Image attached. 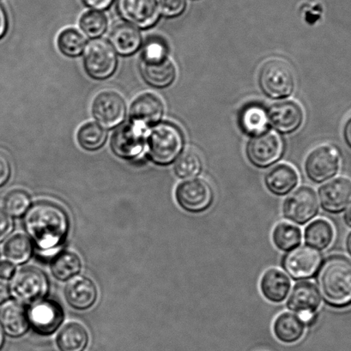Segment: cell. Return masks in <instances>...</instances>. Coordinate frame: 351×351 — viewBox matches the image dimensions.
I'll return each instance as SVG.
<instances>
[{
  "instance_id": "cell-32",
  "label": "cell",
  "mask_w": 351,
  "mask_h": 351,
  "mask_svg": "<svg viewBox=\"0 0 351 351\" xmlns=\"http://www.w3.org/2000/svg\"><path fill=\"white\" fill-rule=\"evenodd\" d=\"M33 254L32 241L25 234L12 236L4 246V254L8 261L14 265H23L29 261Z\"/></svg>"
},
{
  "instance_id": "cell-45",
  "label": "cell",
  "mask_w": 351,
  "mask_h": 351,
  "mask_svg": "<svg viewBox=\"0 0 351 351\" xmlns=\"http://www.w3.org/2000/svg\"><path fill=\"white\" fill-rule=\"evenodd\" d=\"M343 135L347 145L351 148V116L348 119L346 125H344Z\"/></svg>"
},
{
  "instance_id": "cell-42",
  "label": "cell",
  "mask_w": 351,
  "mask_h": 351,
  "mask_svg": "<svg viewBox=\"0 0 351 351\" xmlns=\"http://www.w3.org/2000/svg\"><path fill=\"white\" fill-rule=\"evenodd\" d=\"M88 8L95 10H104L111 5L114 0H82Z\"/></svg>"
},
{
  "instance_id": "cell-39",
  "label": "cell",
  "mask_w": 351,
  "mask_h": 351,
  "mask_svg": "<svg viewBox=\"0 0 351 351\" xmlns=\"http://www.w3.org/2000/svg\"><path fill=\"white\" fill-rule=\"evenodd\" d=\"M14 230V221L12 216L0 208V243H3Z\"/></svg>"
},
{
  "instance_id": "cell-25",
  "label": "cell",
  "mask_w": 351,
  "mask_h": 351,
  "mask_svg": "<svg viewBox=\"0 0 351 351\" xmlns=\"http://www.w3.org/2000/svg\"><path fill=\"white\" fill-rule=\"evenodd\" d=\"M110 43L112 49L119 54L129 56L137 52L141 47L142 36L134 26L121 23L112 30Z\"/></svg>"
},
{
  "instance_id": "cell-37",
  "label": "cell",
  "mask_w": 351,
  "mask_h": 351,
  "mask_svg": "<svg viewBox=\"0 0 351 351\" xmlns=\"http://www.w3.org/2000/svg\"><path fill=\"white\" fill-rule=\"evenodd\" d=\"M32 206V197L25 191L16 189L10 192L5 197L4 209L10 216H23Z\"/></svg>"
},
{
  "instance_id": "cell-13",
  "label": "cell",
  "mask_w": 351,
  "mask_h": 351,
  "mask_svg": "<svg viewBox=\"0 0 351 351\" xmlns=\"http://www.w3.org/2000/svg\"><path fill=\"white\" fill-rule=\"evenodd\" d=\"M322 263V255L312 247H301L289 251L282 258L285 271L295 280L313 277Z\"/></svg>"
},
{
  "instance_id": "cell-36",
  "label": "cell",
  "mask_w": 351,
  "mask_h": 351,
  "mask_svg": "<svg viewBox=\"0 0 351 351\" xmlns=\"http://www.w3.org/2000/svg\"><path fill=\"white\" fill-rule=\"evenodd\" d=\"M80 28L90 38H98L108 28V19L104 13L90 11L84 13L80 21Z\"/></svg>"
},
{
  "instance_id": "cell-24",
  "label": "cell",
  "mask_w": 351,
  "mask_h": 351,
  "mask_svg": "<svg viewBox=\"0 0 351 351\" xmlns=\"http://www.w3.org/2000/svg\"><path fill=\"white\" fill-rule=\"evenodd\" d=\"M265 182L267 189L274 195H287L298 185V173L294 167L284 163L270 170L265 176Z\"/></svg>"
},
{
  "instance_id": "cell-4",
  "label": "cell",
  "mask_w": 351,
  "mask_h": 351,
  "mask_svg": "<svg viewBox=\"0 0 351 351\" xmlns=\"http://www.w3.org/2000/svg\"><path fill=\"white\" fill-rule=\"evenodd\" d=\"M146 143L152 161L156 165L165 166L178 158L183 149L184 138L176 125L163 122L152 129Z\"/></svg>"
},
{
  "instance_id": "cell-30",
  "label": "cell",
  "mask_w": 351,
  "mask_h": 351,
  "mask_svg": "<svg viewBox=\"0 0 351 351\" xmlns=\"http://www.w3.org/2000/svg\"><path fill=\"white\" fill-rule=\"evenodd\" d=\"M82 269V262L78 255L70 251H63L57 254L51 262V272L60 281H67L76 277Z\"/></svg>"
},
{
  "instance_id": "cell-18",
  "label": "cell",
  "mask_w": 351,
  "mask_h": 351,
  "mask_svg": "<svg viewBox=\"0 0 351 351\" xmlns=\"http://www.w3.org/2000/svg\"><path fill=\"white\" fill-rule=\"evenodd\" d=\"M322 304L318 288L308 281L299 282L292 289L287 301L291 311L299 316L315 315Z\"/></svg>"
},
{
  "instance_id": "cell-34",
  "label": "cell",
  "mask_w": 351,
  "mask_h": 351,
  "mask_svg": "<svg viewBox=\"0 0 351 351\" xmlns=\"http://www.w3.org/2000/svg\"><path fill=\"white\" fill-rule=\"evenodd\" d=\"M87 40L77 29L69 28L61 32L57 39V45L64 56L76 58L83 53Z\"/></svg>"
},
{
  "instance_id": "cell-28",
  "label": "cell",
  "mask_w": 351,
  "mask_h": 351,
  "mask_svg": "<svg viewBox=\"0 0 351 351\" xmlns=\"http://www.w3.org/2000/svg\"><path fill=\"white\" fill-rule=\"evenodd\" d=\"M333 238V228L327 220L317 219L305 228L306 244L317 251L326 250L332 244Z\"/></svg>"
},
{
  "instance_id": "cell-38",
  "label": "cell",
  "mask_w": 351,
  "mask_h": 351,
  "mask_svg": "<svg viewBox=\"0 0 351 351\" xmlns=\"http://www.w3.org/2000/svg\"><path fill=\"white\" fill-rule=\"evenodd\" d=\"M186 5V0H161L159 8L161 9L163 15L169 18H175L185 11Z\"/></svg>"
},
{
  "instance_id": "cell-35",
  "label": "cell",
  "mask_w": 351,
  "mask_h": 351,
  "mask_svg": "<svg viewBox=\"0 0 351 351\" xmlns=\"http://www.w3.org/2000/svg\"><path fill=\"white\" fill-rule=\"evenodd\" d=\"M173 170L180 179L193 178L202 170V159L197 152L187 149L177 158Z\"/></svg>"
},
{
  "instance_id": "cell-26",
  "label": "cell",
  "mask_w": 351,
  "mask_h": 351,
  "mask_svg": "<svg viewBox=\"0 0 351 351\" xmlns=\"http://www.w3.org/2000/svg\"><path fill=\"white\" fill-rule=\"evenodd\" d=\"M305 323L296 313H282L275 319L274 332L282 343H294L298 342L305 333Z\"/></svg>"
},
{
  "instance_id": "cell-15",
  "label": "cell",
  "mask_w": 351,
  "mask_h": 351,
  "mask_svg": "<svg viewBox=\"0 0 351 351\" xmlns=\"http://www.w3.org/2000/svg\"><path fill=\"white\" fill-rule=\"evenodd\" d=\"M29 325L37 334L52 335L64 320L62 306L53 300H40L33 304L28 313Z\"/></svg>"
},
{
  "instance_id": "cell-6",
  "label": "cell",
  "mask_w": 351,
  "mask_h": 351,
  "mask_svg": "<svg viewBox=\"0 0 351 351\" xmlns=\"http://www.w3.org/2000/svg\"><path fill=\"white\" fill-rule=\"evenodd\" d=\"M9 289L12 298L20 304L33 305L45 298L49 281L39 269L26 267L13 275Z\"/></svg>"
},
{
  "instance_id": "cell-47",
  "label": "cell",
  "mask_w": 351,
  "mask_h": 351,
  "mask_svg": "<svg viewBox=\"0 0 351 351\" xmlns=\"http://www.w3.org/2000/svg\"><path fill=\"white\" fill-rule=\"evenodd\" d=\"M346 248L348 253L351 256V232L349 234H348L347 239H346Z\"/></svg>"
},
{
  "instance_id": "cell-23",
  "label": "cell",
  "mask_w": 351,
  "mask_h": 351,
  "mask_svg": "<svg viewBox=\"0 0 351 351\" xmlns=\"http://www.w3.org/2000/svg\"><path fill=\"white\" fill-rule=\"evenodd\" d=\"M291 289V282L288 276L277 268L268 269L262 276L261 291L269 302L281 303L285 301Z\"/></svg>"
},
{
  "instance_id": "cell-44",
  "label": "cell",
  "mask_w": 351,
  "mask_h": 351,
  "mask_svg": "<svg viewBox=\"0 0 351 351\" xmlns=\"http://www.w3.org/2000/svg\"><path fill=\"white\" fill-rule=\"evenodd\" d=\"M10 298H11V292L8 285L0 282V305L8 302Z\"/></svg>"
},
{
  "instance_id": "cell-19",
  "label": "cell",
  "mask_w": 351,
  "mask_h": 351,
  "mask_svg": "<svg viewBox=\"0 0 351 351\" xmlns=\"http://www.w3.org/2000/svg\"><path fill=\"white\" fill-rule=\"evenodd\" d=\"M64 298L71 308L77 310L90 309L97 302L98 291L91 279L76 276L67 282Z\"/></svg>"
},
{
  "instance_id": "cell-16",
  "label": "cell",
  "mask_w": 351,
  "mask_h": 351,
  "mask_svg": "<svg viewBox=\"0 0 351 351\" xmlns=\"http://www.w3.org/2000/svg\"><path fill=\"white\" fill-rule=\"evenodd\" d=\"M117 9L122 19L138 28H149L159 18L156 0H118Z\"/></svg>"
},
{
  "instance_id": "cell-41",
  "label": "cell",
  "mask_w": 351,
  "mask_h": 351,
  "mask_svg": "<svg viewBox=\"0 0 351 351\" xmlns=\"http://www.w3.org/2000/svg\"><path fill=\"white\" fill-rule=\"evenodd\" d=\"M15 271V265L12 264V262L6 261L0 262V279L8 280V279L13 277Z\"/></svg>"
},
{
  "instance_id": "cell-3",
  "label": "cell",
  "mask_w": 351,
  "mask_h": 351,
  "mask_svg": "<svg viewBox=\"0 0 351 351\" xmlns=\"http://www.w3.org/2000/svg\"><path fill=\"white\" fill-rule=\"evenodd\" d=\"M143 78L151 86L165 88L173 83L176 77L175 64L168 57V47L165 40H148L141 60Z\"/></svg>"
},
{
  "instance_id": "cell-31",
  "label": "cell",
  "mask_w": 351,
  "mask_h": 351,
  "mask_svg": "<svg viewBox=\"0 0 351 351\" xmlns=\"http://www.w3.org/2000/svg\"><path fill=\"white\" fill-rule=\"evenodd\" d=\"M272 241L279 250L289 252L298 248L302 243L301 228L294 224L281 221L272 231Z\"/></svg>"
},
{
  "instance_id": "cell-20",
  "label": "cell",
  "mask_w": 351,
  "mask_h": 351,
  "mask_svg": "<svg viewBox=\"0 0 351 351\" xmlns=\"http://www.w3.org/2000/svg\"><path fill=\"white\" fill-rule=\"evenodd\" d=\"M268 115L269 121L276 130L282 134H291L298 130L304 119L301 106L293 101H285L274 104Z\"/></svg>"
},
{
  "instance_id": "cell-17",
  "label": "cell",
  "mask_w": 351,
  "mask_h": 351,
  "mask_svg": "<svg viewBox=\"0 0 351 351\" xmlns=\"http://www.w3.org/2000/svg\"><path fill=\"white\" fill-rule=\"evenodd\" d=\"M319 197L326 213H342L351 202V180L344 177L330 180L320 187Z\"/></svg>"
},
{
  "instance_id": "cell-12",
  "label": "cell",
  "mask_w": 351,
  "mask_h": 351,
  "mask_svg": "<svg viewBox=\"0 0 351 351\" xmlns=\"http://www.w3.org/2000/svg\"><path fill=\"white\" fill-rule=\"evenodd\" d=\"M284 144L274 132H265L254 136L247 147V158L254 166L267 168L280 159Z\"/></svg>"
},
{
  "instance_id": "cell-22",
  "label": "cell",
  "mask_w": 351,
  "mask_h": 351,
  "mask_svg": "<svg viewBox=\"0 0 351 351\" xmlns=\"http://www.w3.org/2000/svg\"><path fill=\"white\" fill-rule=\"evenodd\" d=\"M0 325L8 336L21 337L29 328L28 312L19 302L8 303L0 310Z\"/></svg>"
},
{
  "instance_id": "cell-40",
  "label": "cell",
  "mask_w": 351,
  "mask_h": 351,
  "mask_svg": "<svg viewBox=\"0 0 351 351\" xmlns=\"http://www.w3.org/2000/svg\"><path fill=\"white\" fill-rule=\"evenodd\" d=\"M11 175V163L4 154L0 153V187L4 186L8 183Z\"/></svg>"
},
{
  "instance_id": "cell-2",
  "label": "cell",
  "mask_w": 351,
  "mask_h": 351,
  "mask_svg": "<svg viewBox=\"0 0 351 351\" xmlns=\"http://www.w3.org/2000/svg\"><path fill=\"white\" fill-rule=\"evenodd\" d=\"M317 285L326 304L342 309L351 306V261L342 255L326 258L317 272Z\"/></svg>"
},
{
  "instance_id": "cell-5",
  "label": "cell",
  "mask_w": 351,
  "mask_h": 351,
  "mask_svg": "<svg viewBox=\"0 0 351 351\" xmlns=\"http://www.w3.org/2000/svg\"><path fill=\"white\" fill-rule=\"evenodd\" d=\"M258 81L264 93L274 99L289 97L295 87L294 70L282 60L267 61L261 67Z\"/></svg>"
},
{
  "instance_id": "cell-11",
  "label": "cell",
  "mask_w": 351,
  "mask_h": 351,
  "mask_svg": "<svg viewBox=\"0 0 351 351\" xmlns=\"http://www.w3.org/2000/svg\"><path fill=\"white\" fill-rule=\"evenodd\" d=\"M146 145L145 128L130 122L121 125L111 138L112 152L125 160L137 158Z\"/></svg>"
},
{
  "instance_id": "cell-7",
  "label": "cell",
  "mask_w": 351,
  "mask_h": 351,
  "mask_svg": "<svg viewBox=\"0 0 351 351\" xmlns=\"http://www.w3.org/2000/svg\"><path fill=\"white\" fill-rule=\"evenodd\" d=\"M118 66L117 54L107 40H92L85 50L84 66L88 76L95 80H104L115 73Z\"/></svg>"
},
{
  "instance_id": "cell-46",
  "label": "cell",
  "mask_w": 351,
  "mask_h": 351,
  "mask_svg": "<svg viewBox=\"0 0 351 351\" xmlns=\"http://www.w3.org/2000/svg\"><path fill=\"white\" fill-rule=\"evenodd\" d=\"M343 221L348 227L351 228V204L346 208V213L343 214Z\"/></svg>"
},
{
  "instance_id": "cell-14",
  "label": "cell",
  "mask_w": 351,
  "mask_h": 351,
  "mask_svg": "<svg viewBox=\"0 0 351 351\" xmlns=\"http://www.w3.org/2000/svg\"><path fill=\"white\" fill-rule=\"evenodd\" d=\"M92 114L102 128H114L124 121L127 106L121 95L114 91H104L95 97Z\"/></svg>"
},
{
  "instance_id": "cell-29",
  "label": "cell",
  "mask_w": 351,
  "mask_h": 351,
  "mask_svg": "<svg viewBox=\"0 0 351 351\" xmlns=\"http://www.w3.org/2000/svg\"><path fill=\"white\" fill-rule=\"evenodd\" d=\"M269 115L267 110L258 104L247 106L241 112V127L247 134L257 136L267 129Z\"/></svg>"
},
{
  "instance_id": "cell-21",
  "label": "cell",
  "mask_w": 351,
  "mask_h": 351,
  "mask_svg": "<svg viewBox=\"0 0 351 351\" xmlns=\"http://www.w3.org/2000/svg\"><path fill=\"white\" fill-rule=\"evenodd\" d=\"M163 112L165 105L161 98L152 93L139 95L132 102L130 108L132 122L145 128L158 123Z\"/></svg>"
},
{
  "instance_id": "cell-43",
  "label": "cell",
  "mask_w": 351,
  "mask_h": 351,
  "mask_svg": "<svg viewBox=\"0 0 351 351\" xmlns=\"http://www.w3.org/2000/svg\"><path fill=\"white\" fill-rule=\"evenodd\" d=\"M8 15H6L5 8L0 4V38L5 36L6 30H8Z\"/></svg>"
},
{
  "instance_id": "cell-1",
  "label": "cell",
  "mask_w": 351,
  "mask_h": 351,
  "mask_svg": "<svg viewBox=\"0 0 351 351\" xmlns=\"http://www.w3.org/2000/svg\"><path fill=\"white\" fill-rule=\"evenodd\" d=\"M23 226L30 241L38 250L51 252L66 241L70 230V218L58 204L39 201L25 213Z\"/></svg>"
},
{
  "instance_id": "cell-48",
  "label": "cell",
  "mask_w": 351,
  "mask_h": 351,
  "mask_svg": "<svg viewBox=\"0 0 351 351\" xmlns=\"http://www.w3.org/2000/svg\"><path fill=\"white\" fill-rule=\"evenodd\" d=\"M5 343V335L4 332H3L2 327L0 326V350H2L3 346H4Z\"/></svg>"
},
{
  "instance_id": "cell-10",
  "label": "cell",
  "mask_w": 351,
  "mask_h": 351,
  "mask_svg": "<svg viewBox=\"0 0 351 351\" xmlns=\"http://www.w3.org/2000/svg\"><path fill=\"white\" fill-rule=\"evenodd\" d=\"M340 154L336 147L322 145L309 153L305 162L306 176L312 182L322 183L339 171Z\"/></svg>"
},
{
  "instance_id": "cell-27",
  "label": "cell",
  "mask_w": 351,
  "mask_h": 351,
  "mask_svg": "<svg viewBox=\"0 0 351 351\" xmlns=\"http://www.w3.org/2000/svg\"><path fill=\"white\" fill-rule=\"evenodd\" d=\"M56 343L60 351H84L88 343L87 330L80 323L67 324L58 334Z\"/></svg>"
},
{
  "instance_id": "cell-9",
  "label": "cell",
  "mask_w": 351,
  "mask_h": 351,
  "mask_svg": "<svg viewBox=\"0 0 351 351\" xmlns=\"http://www.w3.org/2000/svg\"><path fill=\"white\" fill-rule=\"evenodd\" d=\"M319 199L315 191L302 186L293 192L282 204V213L286 219L299 225H304L319 213Z\"/></svg>"
},
{
  "instance_id": "cell-33",
  "label": "cell",
  "mask_w": 351,
  "mask_h": 351,
  "mask_svg": "<svg viewBox=\"0 0 351 351\" xmlns=\"http://www.w3.org/2000/svg\"><path fill=\"white\" fill-rule=\"evenodd\" d=\"M78 144L85 151L95 152L107 141L108 134L104 128L95 122L82 125L77 135Z\"/></svg>"
},
{
  "instance_id": "cell-8",
  "label": "cell",
  "mask_w": 351,
  "mask_h": 351,
  "mask_svg": "<svg viewBox=\"0 0 351 351\" xmlns=\"http://www.w3.org/2000/svg\"><path fill=\"white\" fill-rule=\"evenodd\" d=\"M215 193L209 182L203 179H192L180 183L176 189V199L186 213H203L214 203Z\"/></svg>"
}]
</instances>
